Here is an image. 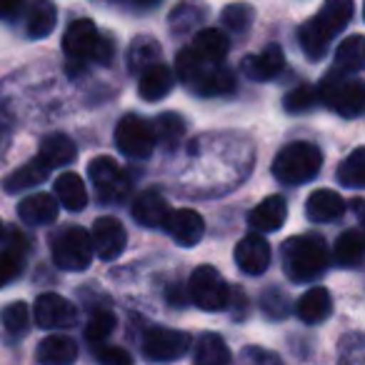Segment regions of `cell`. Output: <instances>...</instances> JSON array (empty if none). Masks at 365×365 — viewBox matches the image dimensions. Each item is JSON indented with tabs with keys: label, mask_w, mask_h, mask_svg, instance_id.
Here are the masks:
<instances>
[{
	"label": "cell",
	"mask_w": 365,
	"mask_h": 365,
	"mask_svg": "<svg viewBox=\"0 0 365 365\" xmlns=\"http://www.w3.org/2000/svg\"><path fill=\"white\" fill-rule=\"evenodd\" d=\"M253 18H255L253 6H245V3H233V6H228L223 11L220 23H223L225 31H230L233 36H243V33H248L250 26H253Z\"/></svg>",
	"instance_id": "cell-39"
},
{
	"label": "cell",
	"mask_w": 365,
	"mask_h": 365,
	"mask_svg": "<svg viewBox=\"0 0 365 365\" xmlns=\"http://www.w3.org/2000/svg\"><path fill=\"white\" fill-rule=\"evenodd\" d=\"M91 245H93V255H98L101 260L110 263L118 260L123 255L128 245V233L123 228V223L113 215H103L93 223L91 230Z\"/></svg>",
	"instance_id": "cell-11"
},
{
	"label": "cell",
	"mask_w": 365,
	"mask_h": 365,
	"mask_svg": "<svg viewBox=\"0 0 365 365\" xmlns=\"http://www.w3.org/2000/svg\"><path fill=\"white\" fill-rule=\"evenodd\" d=\"M175 86V76L168 66L163 63H155L148 71L140 73V83H138V93H140L143 101L148 103H158L168 96Z\"/></svg>",
	"instance_id": "cell-25"
},
{
	"label": "cell",
	"mask_w": 365,
	"mask_h": 365,
	"mask_svg": "<svg viewBox=\"0 0 365 365\" xmlns=\"http://www.w3.org/2000/svg\"><path fill=\"white\" fill-rule=\"evenodd\" d=\"M58 23V8L48 0H41V3H33L28 8V18H26V33L31 41H41V38H48L53 31H56Z\"/></svg>",
	"instance_id": "cell-28"
},
{
	"label": "cell",
	"mask_w": 365,
	"mask_h": 365,
	"mask_svg": "<svg viewBox=\"0 0 365 365\" xmlns=\"http://www.w3.org/2000/svg\"><path fill=\"white\" fill-rule=\"evenodd\" d=\"M48 175H51V170H48L38 158H33V160H28L26 165H21L18 170H13L11 175L3 180V188H6V193L18 195V193H23V190L41 185Z\"/></svg>",
	"instance_id": "cell-29"
},
{
	"label": "cell",
	"mask_w": 365,
	"mask_h": 365,
	"mask_svg": "<svg viewBox=\"0 0 365 365\" xmlns=\"http://www.w3.org/2000/svg\"><path fill=\"white\" fill-rule=\"evenodd\" d=\"M195 365H233V353L223 335L218 333H203L195 343Z\"/></svg>",
	"instance_id": "cell-27"
},
{
	"label": "cell",
	"mask_w": 365,
	"mask_h": 365,
	"mask_svg": "<svg viewBox=\"0 0 365 365\" xmlns=\"http://www.w3.org/2000/svg\"><path fill=\"white\" fill-rule=\"evenodd\" d=\"M323 168V153L315 143L293 140L280 148L273 160V175L283 185H303L313 180Z\"/></svg>",
	"instance_id": "cell-4"
},
{
	"label": "cell",
	"mask_w": 365,
	"mask_h": 365,
	"mask_svg": "<svg viewBox=\"0 0 365 365\" xmlns=\"http://www.w3.org/2000/svg\"><path fill=\"white\" fill-rule=\"evenodd\" d=\"M36 158L48 170H58V168H66V165H71V163H76L78 148L66 133H53V135H46L41 140V148H38Z\"/></svg>",
	"instance_id": "cell-19"
},
{
	"label": "cell",
	"mask_w": 365,
	"mask_h": 365,
	"mask_svg": "<svg viewBox=\"0 0 365 365\" xmlns=\"http://www.w3.org/2000/svg\"><path fill=\"white\" fill-rule=\"evenodd\" d=\"M340 185L353 190H363L365 185V148H355L335 170Z\"/></svg>",
	"instance_id": "cell-33"
},
{
	"label": "cell",
	"mask_w": 365,
	"mask_h": 365,
	"mask_svg": "<svg viewBox=\"0 0 365 365\" xmlns=\"http://www.w3.org/2000/svg\"><path fill=\"white\" fill-rule=\"evenodd\" d=\"M280 253H283V270L290 278V283L318 280L330 265L328 245L315 233L293 235V238H288L283 243Z\"/></svg>",
	"instance_id": "cell-2"
},
{
	"label": "cell",
	"mask_w": 365,
	"mask_h": 365,
	"mask_svg": "<svg viewBox=\"0 0 365 365\" xmlns=\"http://www.w3.org/2000/svg\"><path fill=\"white\" fill-rule=\"evenodd\" d=\"M355 13V6L350 0H330L315 13L310 21H305L298 28V43L300 51L310 58V61H320L328 53L330 43L345 31Z\"/></svg>",
	"instance_id": "cell-1"
},
{
	"label": "cell",
	"mask_w": 365,
	"mask_h": 365,
	"mask_svg": "<svg viewBox=\"0 0 365 365\" xmlns=\"http://www.w3.org/2000/svg\"><path fill=\"white\" fill-rule=\"evenodd\" d=\"M190 350V335L173 328H148L143 335V355L153 363H173Z\"/></svg>",
	"instance_id": "cell-10"
},
{
	"label": "cell",
	"mask_w": 365,
	"mask_h": 365,
	"mask_svg": "<svg viewBox=\"0 0 365 365\" xmlns=\"http://www.w3.org/2000/svg\"><path fill=\"white\" fill-rule=\"evenodd\" d=\"M21 273H23V258L21 255L11 253V250H6V248L0 250V288L11 285Z\"/></svg>",
	"instance_id": "cell-43"
},
{
	"label": "cell",
	"mask_w": 365,
	"mask_h": 365,
	"mask_svg": "<svg viewBox=\"0 0 365 365\" xmlns=\"http://www.w3.org/2000/svg\"><path fill=\"white\" fill-rule=\"evenodd\" d=\"M88 178H91L93 188L101 195L103 203H120L130 190V180H128L125 170L108 155L93 158L88 165Z\"/></svg>",
	"instance_id": "cell-9"
},
{
	"label": "cell",
	"mask_w": 365,
	"mask_h": 365,
	"mask_svg": "<svg viewBox=\"0 0 365 365\" xmlns=\"http://www.w3.org/2000/svg\"><path fill=\"white\" fill-rule=\"evenodd\" d=\"M61 205L51 193H33L18 203V218L28 225H51L58 220Z\"/></svg>",
	"instance_id": "cell-22"
},
{
	"label": "cell",
	"mask_w": 365,
	"mask_h": 365,
	"mask_svg": "<svg viewBox=\"0 0 365 365\" xmlns=\"http://www.w3.org/2000/svg\"><path fill=\"white\" fill-rule=\"evenodd\" d=\"M165 233L175 240V245L180 248H193L203 240L205 235V220L198 210H190V208H178L170 210L163 223Z\"/></svg>",
	"instance_id": "cell-13"
},
{
	"label": "cell",
	"mask_w": 365,
	"mask_h": 365,
	"mask_svg": "<svg viewBox=\"0 0 365 365\" xmlns=\"http://www.w3.org/2000/svg\"><path fill=\"white\" fill-rule=\"evenodd\" d=\"M115 325H118V320H115V315H113L110 310H106V308L93 310L91 318H88V325H86L88 345H91L93 350L103 348V345H106V340L115 333Z\"/></svg>",
	"instance_id": "cell-34"
},
{
	"label": "cell",
	"mask_w": 365,
	"mask_h": 365,
	"mask_svg": "<svg viewBox=\"0 0 365 365\" xmlns=\"http://www.w3.org/2000/svg\"><path fill=\"white\" fill-rule=\"evenodd\" d=\"M365 66V41L363 36H350L335 51V68L333 71L345 76H358Z\"/></svg>",
	"instance_id": "cell-30"
},
{
	"label": "cell",
	"mask_w": 365,
	"mask_h": 365,
	"mask_svg": "<svg viewBox=\"0 0 365 365\" xmlns=\"http://www.w3.org/2000/svg\"><path fill=\"white\" fill-rule=\"evenodd\" d=\"M295 313H298V318L303 320L305 325L323 323V320L330 318V313H333V298H330V290L320 288V285L305 290V293L298 298Z\"/></svg>",
	"instance_id": "cell-23"
},
{
	"label": "cell",
	"mask_w": 365,
	"mask_h": 365,
	"mask_svg": "<svg viewBox=\"0 0 365 365\" xmlns=\"http://www.w3.org/2000/svg\"><path fill=\"white\" fill-rule=\"evenodd\" d=\"M36 358L41 365H73L78 360V343L66 333H53L38 343Z\"/></svg>",
	"instance_id": "cell-20"
},
{
	"label": "cell",
	"mask_w": 365,
	"mask_h": 365,
	"mask_svg": "<svg viewBox=\"0 0 365 365\" xmlns=\"http://www.w3.org/2000/svg\"><path fill=\"white\" fill-rule=\"evenodd\" d=\"M203 68H208L203 61H200L198 56H195L190 48H185V51H180L178 53V58H175V71H178V78H180L182 83H193L195 78H198V73L203 71Z\"/></svg>",
	"instance_id": "cell-42"
},
{
	"label": "cell",
	"mask_w": 365,
	"mask_h": 365,
	"mask_svg": "<svg viewBox=\"0 0 365 365\" xmlns=\"http://www.w3.org/2000/svg\"><path fill=\"white\" fill-rule=\"evenodd\" d=\"M168 213H170V205L163 198L160 190H155V188L143 190L130 205L133 220H135L138 225H143V228H163Z\"/></svg>",
	"instance_id": "cell-16"
},
{
	"label": "cell",
	"mask_w": 365,
	"mask_h": 365,
	"mask_svg": "<svg viewBox=\"0 0 365 365\" xmlns=\"http://www.w3.org/2000/svg\"><path fill=\"white\" fill-rule=\"evenodd\" d=\"M63 51L76 63H98V66H110L115 58V46L110 38H103L98 26L88 18H78L66 28L63 36Z\"/></svg>",
	"instance_id": "cell-3"
},
{
	"label": "cell",
	"mask_w": 365,
	"mask_h": 365,
	"mask_svg": "<svg viewBox=\"0 0 365 365\" xmlns=\"http://www.w3.org/2000/svg\"><path fill=\"white\" fill-rule=\"evenodd\" d=\"M235 265L245 275H263L270 268V245L263 235L248 233L235 245Z\"/></svg>",
	"instance_id": "cell-14"
},
{
	"label": "cell",
	"mask_w": 365,
	"mask_h": 365,
	"mask_svg": "<svg viewBox=\"0 0 365 365\" xmlns=\"http://www.w3.org/2000/svg\"><path fill=\"white\" fill-rule=\"evenodd\" d=\"M33 315H36V323L41 325L43 330H66V328H73L78 320L76 305L58 293L38 295Z\"/></svg>",
	"instance_id": "cell-12"
},
{
	"label": "cell",
	"mask_w": 365,
	"mask_h": 365,
	"mask_svg": "<svg viewBox=\"0 0 365 365\" xmlns=\"http://www.w3.org/2000/svg\"><path fill=\"white\" fill-rule=\"evenodd\" d=\"M285 218H288V203L283 195H268L248 213V223L258 230V235L280 230Z\"/></svg>",
	"instance_id": "cell-17"
},
{
	"label": "cell",
	"mask_w": 365,
	"mask_h": 365,
	"mask_svg": "<svg viewBox=\"0 0 365 365\" xmlns=\"http://www.w3.org/2000/svg\"><path fill=\"white\" fill-rule=\"evenodd\" d=\"M338 365H365V340L363 333L353 330V333L343 335L338 345Z\"/></svg>",
	"instance_id": "cell-40"
},
{
	"label": "cell",
	"mask_w": 365,
	"mask_h": 365,
	"mask_svg": "<svg viewBox=\"0 0 365 365\" xmlns=\"http://www.w3.org/2000/svg\"><path fill=\"white\" fill-rule=\"evenodd\" d=\"M3 233H6V230H3V223H0V240H3Z\"/></svg>",
	"instance_id": "cell-49"
},
{
	"label": "cell",
	"mask_w": 365,
	"mask_h": 365,
	"mask_svg": "<svg viewBox=\"0 0 365 365\" xmlns=\"http://www.w3.org/2000/svg\"><path fill=\"white\" fill-rule=\"evenodd\" d=\"M58 205H63L71 213H81L88 205V190L86 180H83L78 173H61L56 180V195Z\"/></svg>",
	"instance_id": "cell-26"
},
{
	"label": "cell",
	"mask_w": 365,
	"mask_h": 365,
	"mask_svg": "<svg viewBox=\"0 0 365 365\" xmlns=\"http://www.w3.org/2000/svg\"><path fill=\"white\" fill-rule=\"evenodd\" d=\"M188 298L193 305L208 313L228 308L230 300V285L223 280V275L213 265H198L188 280Z\"/></svg>",
	"instance_id": "cell-7"
},
{
	"label": "cell",
	"mask_w": 365,
	"mask_h": 365,
	"mask_svg": "<svg viewBox=\"0 0 365 365\" xmlns=\"http://www.w3.org/2000/svg\"><path fill=\"white\" fill-rule=\"evenodd\" d=\"M150 125L155 143H165L168 148H175L185 135V120H182L180 113H160Z\"/></svg>",
	"instance_id": "cell-35"
},
{
	"label": "cell",
	"mask_w": 365,
	"mask_h": 365,
	"mask_svg": "<svg viewBox=\"0 0 365 365\" xmlns=\"http://www.w3.org/2000/svg\"><path fill=\"white\" fill-rule=\"evenodd\" d=\"M158 58H160V46L150 36H138L128 48V68L133 73L148 71L150 66H155Z\"/></svg>",
	"instance_id": "cell-32"
},
{
	"label": "cell",
	"mask_w": 365,
	"mask_h": 365,
	"mask_svg": "<svg viewBox=\"0 0 365 365\" xmlns=\"http://www.w3.org/2000/svg\"><path fill=\"white\" fill-rule=\"evenodd\" d=\"M240 365H283L280 363V355L273 350L258 348V345H248L240 353Z\"/></svg>",
	"instance_id": "cell-44"
},
{
	"label": "cell",
	"mask_w": 365,
	"mask_h": 365,
	"mask_svg": "<svg viewBox=\"0 0 365 365\" xmlns=\"http://www.w3.org/2000/svg\"><path fill=\"white\" fill-rule=\"evenodd\" d=\"M318 103H320L318 88L308 86V83H303V86L293 88V91H290L288 96L283 98V108L290 113V115H300V113L313 110V108L318 106Z\"/></svg>",
	"instance_id": "cell-38"
},
{
	"label": "cell",
	"mask_w": 365,
	"mask_h": 365,
	"mask_svg": "<svg viewBox=\"0 0 365 365\" xmlns=\"http://www.w3.org/2000/svg\"><path fill=\"white\" fill-rule=\"evenodd\" d=\"M320 103L343 118H358L365 108V88L355 76L328 71L318 88Z\"/></svg>",
	"instance_id": "cell-5"
},
{
	"label": "cell",
	"mask_w": 365,
	"mask_h": 365,
	"mask_svg": "<svg viewBox=\"0 0 365 365\" xmlns=\"http://www.w3.org/2000/svg\"><path fill=\"white\" fill-rule=\"evenodd\" d=\"M235 76L230 68L225 66H208L198 73L193 83H190V91L195 96H203V98H215V96H230L235 93Z\"/></svg>",
	"instance_id": "cell-18"
},
{
	"label": "cell",
	"mask_w": 365,
	"mask_h": 365,
	"mask_svg": "<svg viewBox=\"0 0 365 365\" xmlns=\"http://www.w3.org/2000/svg\"><path fill=\"white\" fill-rule=\"evenodd\" d=\"M3 238H8L6 240V250H11V253L21 255V258H26V253H31L33 243H31V238H28V235L23 233V230L8 228L6 233H3Z\"/></svg>",
	"instance_id": "cell-46"
},
{
	"label": "cell",
	"mask_w": 365,
	"mask_h": 365,
	"mask_svg": "<svg viewBox=\"0 0 365 365\" xmlns=\"http://www.w3.org/2000/svg\"><path fill=\"white\" fill-rule=\"evenodd\" d=\"M0 320H3V328H6V333L11 335V338H21V335H26L28 328H31V308H28L23 300H16V303L3 308Z\"/></svg>",
	"instance_id": "cell-37"
},
{
	"label": "cell",
	"mask_w": 365,
	"mask_h": 365,
	"mask_svg": "<svg viewBox=\"0 0 365 365\" xmlns=\"http://www.w3.org/2000/svg\"><path fill=\"white\" fill-rule=\"evenodd\" d=\"M190 51H193L205 66H220V61H225V56H228V51H230V41L218 28H205V31H198Z\"/></svg>",
	"instance_id": "cell-24"
},
{
	"label": "cell",
	"mask_w": 365,
	"mask_h": 365,
	"mask_svg": "<svg viewBox=\"0 0 365 365\" xmlns=\"http://www.w3.org/2000/svg\"><path fill=\"white\" fill-rule=\"evenodd\" d=\"M285 66V58L283 51H280L278 43H270L265 46L260 53H253V56H245L243 63H240V71L248 81L255 83H265V81H273L283 73Z\"/></svg>",
	"instance_id": "cell-15"
},
{
	"label": "cell",
	"mask_w": 365,
	"mask_h": 365,
	"mask_svg": "<svg viewBox=\"0 0 365 365\" xmlns=\"http://www.w3.org/2000/svg\"><path fill=\"white\" fill-rule=\"evenodd\" d=\"M260 308H263V313L268 315L270 320H285L290 313L288 295H285L280 288L263 290V295H260Z\"/></svg>",
	"instance_id": "cell-41"
},
{
	"label": "cell",
	"mask_w": 365,
	"mask_h": 365,
	"mask_svg": "<svg viewBox=\"0 0 365 365\" xmlns=\"http://www.w3.org/2000/svg\"><path fill=\"white\" fill-rule=\"evenodd\" d=\"M23 11H26V6L18 3V0H6V3H0V18H3V21H11V23L18 21Z\"/></svg>",
	"instance_id": "cell-48"
},
{
	"label": "cell",
	"mask_w": 365,
	"mask_h": 365,
	"mask_svg": "<svg viewBox=\"0 0 365 365\" xmlns=\"http://www.w3.org/2000/svg\"><path fill=\"white\" fill-rule=\"evenodd\" d=\"M51 255L56 268L68 270V273H83L93 263L91 233L78 225L58 230L51 240Z\"/></svg>",
	"instance_id": "cell-6"
},
{
	"label": "cell",
	"mask_w": 365,
	"mask_h": 365,
	"mask_svg": "<svg viewBox=\"0 0 365 365\" xmlns=\"http://www.w3.org/2000/svg\"><path fill=\"white\" fill-rule=\"evenodd\" d=\"M205 8L203 6H190V3H182L175 11L170 13V31L173 36H185V33L195 31V28L203 23L205 18Z\"/></svg>",
	"instance_id": "cell-36"
},
{
	"label": "cell",
	"mask_w": 365,
	"mask_h": 365,
	"mask_svg": "<svg viewBox=\"0 0 365 365\" xmlns=\"http://www.w3.org/2000/svg\"><path fill=\"white\" fill-rule=\"evenodd\" d=\"M363 250H365L363 233H360L358 228L345 230V233H340V238L335 240V248H333L335 263H338L340 268H360V263H363Z\"/></svg>",
	"instance_id": "cell-31"
},
{
	"label": "cell",
	"mask_w": 365,
	"mask_h": 365,
	"mask_svg": "<svg viewBox=\"0 0 365 365\" xmlns=\"http://www.w3.org/2000/svg\"><path fill=\"white\" fill-rule=\"evenodd\" d=\"M228 310L233 315L235 323H243L250 313V303L248 295L243 293V288H230V300H228Z\"/></svg>",
	"instance_id": "cell-47"
},
{
	"label": "cell",
	"mask_w": 365,
	"mask_h": 365,
	"mask_svg": "<svg viewBox=\"0 0 365 365\" xmlns=\"http://www.w3.org/2000/svg\"><path fill=\"white\" fill-rule=\"evenodd\" d=\"M96 358L101 365H133V355L118 345H103L96 350Z\"/></svg>",
	"instance_id": "cell-45"
},
{
	"label": "cell",
	"mask_w": 365,
	"mask_h": 365,
	"mask_svg": "<svg viewBox=\"0 0 365 365\" xmlns=\"http://www.w3.org/2000/svg\"><path fill=\"white\" fill-rule=\"evenodd\" d=\"M345 200L340 198L335 190H328V188H320V190H313L305 200V218L310 223H333L338 220L340 215L345 213Z\"/></svg>",
	"instance_id": "cell-21"
},
{
	"label": "cell",
	"mask_w": 365,
	"mask_h": 365,
	"mask_svg": "<svg viewBox=\"0 0 365 365\" xmlns=\"http://www.w3.org/2000/svg\"><path fill=\"white\" fill-rule=\"evenodd\" d=\"M155 135H153V125L148 120H143L140 115L130 113L123 115L115 125V148L125 158L133 160H145L155 150Z\"/></svg>",
	"instance_id": "cell-8"
}]
</instances>
